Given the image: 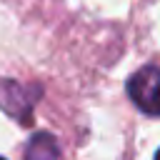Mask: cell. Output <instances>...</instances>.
<instances>
[{
  "label": "cell",
  "mask_w": 160,
  "mask_h": 160,
  "mask_svg": "<svg viewBox=\"0 0 160 160\" xmlns=\"http://www.w3.org/2000/svg\"><path fill=\"white\" fill-rule=\"evenodd\" d=\"M128 95L142 112L160 118V70L152 65H145L135 75H130Z\"/></svg>",
  "instance_id": "6da1fadb"
},
{
  "label": "cell",
  "mask_w": 160,
  "mask_h": 160,
  "mask_svg": "<svg viewBox=\"0 0 160 160\" xmlns=\"http://www.w3.org/2000/svg\"><path fill=\"white\" fill-rule=\"evenodd\" d=\"M40 98V88H28L15 80H0V108L12 115L18 122L30 125L32 122V105Z\"/></svg>",
  "instance_id": "7a4b0ae2"
},
{
  "label": "cell",
  "mask_w": 160,
  "mask_h": 160,
  "mask_svg": "<svg viewBox=\"0 0 160 160\" xmlns=\"http://www.w3.org/2000/svg\"><path fill=\"white\" fill-rule=\"evenodd\" d=\"M60 145L50 132H35L25 145V160H58Z\"/></svg>",
  "instance_id": "3957f363"
},
{
  "label": "cell",
  "mask_w": 160,
  "mask_h": 160,
  "mask_svg": "<svg viewBox=\"0 0 160 160\" xmlns=\"http://www.w3.org/2000/svg\"><path fill=\"white\" fill-rule=\"evenodd\" d=\"M155 160H160V150H158V152H155Z\"/></svg>",
  "instance_id": "277c9868"
},
{
  "label": "cell",
  "mask_w": 160,
  "mask_h": 160,
  "mask_svg": "<svg viewBox=\"0 0 160 160\" xmlns=\"http://www.w3.org/2000/svg\"><path fill=\"white\" fill-rule=\"evenodd\" d=\"M0 160H5V158H0Z\"/></svg>",
  "instance_id": "5b68a950"
}]
</instances>
